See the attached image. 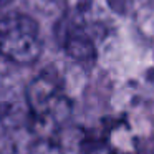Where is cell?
<instances>
[{"instance_id":"cell-3","label":"cell","mask_w":154,"mask_h":154,"mask_svg":"<svg viewBox=\"0 0 154 154\" xmlns=\"http://www.w3.org/2000/svg\"><path fill=\"white\" fill-rule=\"evenodd\" d=\"M65 48L66 51L80 61L91 60L94 57V45L83 32L80 30H70L65 37Z\"/></svg>"},{"instance_id":"cell-1","label":"cell","mask_w":154,"mask_h":154,"mask_svg":"<svg viewBox=\"0 0 154 154\" xmlns=\"http://www.w3.org/2000/svg\"><path fill=\"white\" fill-rule=\"evenodd\" d=\"M27 103L40 136H53L70 114V100L55 71H43L28 85Z\"/></svg>"},{"instance_id":"cell-5","label":"cell","mask_w":154,"mask_h":154,"mask_svg":"<svg viewBox=\"0 0 154 154\" xmlns=\"http://www.w3.org/2000/svg\"><path fill=\"white\" fill-rule=\"evenodd\" d=\"M8 2H12V0H0V7H2V5H7Z\"/></svg>"},{"instance_id":"cell-4","label":"cell","mask_w":154,"mask_h":154,"mask_svg":"<svg viewBox=\"0 0 154 154\" xmlns=\"http://www.w3.org/2000/svg\"><path fill=\"white\" fill-rule=\"evenodd\" d=\"M30 154H61V149L53 136H40L32 146Z\"/></svg>"},{"instance_id":"cell-6","label":"cell","mask_w":154,"mask_h":154,"mask_svg":"<svg viewBox=\"0 0 154 154\" xmlns=\"http://www.w3.org/2000/svg\"><path fill=\"white\" fill-rule=\"evenodd\" d=\"M94 154H111V152H108V151H100V152H94Z\"/></svg>"},{"instance_id":"cell-2","label":"cell","mask_w":154,"mask_h":154,"mask_svg":"<svg viewBox=\"0 0 154 154\" xmlns=\"http://www.w3.org/2000/svg\"><path fill=\"white\" fill-rule=\"evenodd\" d=\"M42 37L33 18L10 14L0 20V55L17 65H32L42 53Z\"/></svg>"}]
</instances>
